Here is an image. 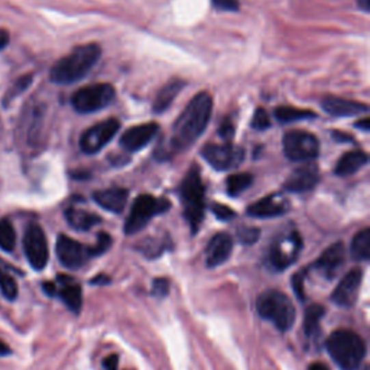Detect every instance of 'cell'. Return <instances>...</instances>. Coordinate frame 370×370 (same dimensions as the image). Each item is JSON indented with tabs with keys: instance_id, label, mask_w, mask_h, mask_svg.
<instances>
[{
	"instance_id": "6da1fadb",
	"label": "cell",
	"mask_w": 370,
	"mask_h": 370,
	"mask_svg": "<svg viewBox=\"0 0 370 370\" xmlns=\"http://www.w3.org/2000/svg\"><path fill=\"white\" fill-rule=\"evenodd\" d=\"M213 111V98L207 92H201L189 101L180 118L172 124L171 149L181 152L188 149L206 131Z\"/></svg>"
},
{
	"instance_id": "d590c367",
	"label": "cell",
	"mask_w": 370,
	"mask_h": 370,
	"mask_svg": "<svg viewBox=\"0 0 370 370\" xmlns=\"http://www.w3.org/2000/svg\"><path fill=\"white\" fill-rule=\"evenodd\" d=\"M152 291H154L155 295L158 297H165L170 291V282L168 279L165 278H158L154 280V287H152Z\"/></svg>"
},
{
	"instance_id": "cb8c5ba5",
	"label": "cell",
	"mask_w": 370,
	"mask_h": 370,
	"mask_svg": "<svg viewBox=\"0 0 370 370\" xmlns=\"http://www.w3.org/2000/svg\"><path fill=\"white\" fill-rule=\"evenodd\" d=\"M66 217L70 226L77 228V230H88V228H92L94 224L100 222L98 215L77 209H68L66 211Z\"/></svg>"
},
{
	"instance_id": "5b68a950",
	"label": "cell",
	"mask_w": 370,
	"mask_h": 370,
	"mask_svg": "<svg viewBox=\"0 0 370 370\" xmlns=\"http://www.w3.org/2000/svg\"><path fill=\"white\" fill-rule=\"evenodd\" d=\"M180 196L184 206V215L193 232H197L204 217V185L200 171L194 167L191 170L180 188Z\"/></svg>"
},
{
	"instance_id": "74e56055",
	"label": "cell",
	"mask_w": 370,
	"mask_h": 370,
	"mask_svg": "<svg viewBox=\"0 0 370 370\" xmlns=\"http://www.w3.org/2000/svg\"><path fill=\"white\" fill-rule=\"evenodd\" d=\"M304 272H298L295 276L292 278V284H293V291H295L297 297L300 300H305V292H304Z\"/></svg>"
},
{
	"instance_id": "d6a6232c",
	"label": "cell",
	"mask_w": 370,
	"mask_h": 370,
	"mask_svg": "<svg viewBox=\"0 0 370 370\" xmlns=\"http://www.w3.org/2000/svg\"><path fill=\"white\" fill-rule=\"evenodd\" d=\"M259 235H261L259 228H254V227H243V228H239V232H237L239 240L241 241V243H246V245H252L254 243V241H258Z\"/></svg>"
},
{
	"instance_id": "e575fe53",
	"label": "cell",
	"mask_w": 370,
	"mask_h": 370,
	"mask_svg": "<svg viewBox=\"0 0 370 370\" xmlns=\"http://www.w3.org/2000/svg\"><path fill=\"white\" fill-rule=\"evenodd\" d=\"M213 213L215 214L217 219L220 220H230L235 217V211L232 209H228L227 206H223V204H214Z\"/></svg>"
},
{
	"instance_id": "9a60e30c",
	"label": "cell",
	"mask_w": 370,
	"mask_h": 370,
	"mask_svg": "<svg viewBox=\"0 0 370 370\" xmlns=\"http://www.w3.org/2000/svg\"><path fill=\"white\" fill-rule=\"evenodd\" d=\"M159 131L158 123H144L131 127L120 137V145L123 149L129 152H137L144 149L152 139L157 136Z\"/></svg>"
},
{
	"instance_id": "60d3db41",
	"label": "cell",
	"mask_w": 370,
	"mask_h": 370,
	"mask_svg": "<svg viewBox=\"0 0 370 370\" xmlns=\"http://www.w3.org/2000/svg\"><path fill=\"white\" fill-rule=\"evenodd\" d=\"M9 44V32L0 29V49H3Z\"/></svg>"
},
{
	"instance_id": "1f68e13d",
	"label": "cell",
	"mask_w": 370,
	"mask_h": 370,
	"mask_svg": "<svg viewBox=\"0 0 370 370\" xmlns=\"http://www.w3.org/2000/svg\"><path fill=\"white\" fill-rule=\"evenodd\" d=\"M111 246V237L107 233H98L97 243L92 248H88V254L90 256H98V254L105 253Z\"/></svg>"
},
{
	"instance_id": "7a4b0ae2",
	"label": "cell",
	"mask_w": 370,
	"mask_h": 370,
	"mask_svg": "<svg viewBox=\"0 0 370 370\" xmlns=\"http://www.w3.org/2000/svg\"><path fill=\"white\" fill-rule=\"evenodd\" d=\"M100 57L101 48L97 44L77 47L72 53L55 62L51 68V80L57 84L77 83L93 70Z\"/></svg>"
},
{
	"instance_id": "4316f807",
	"label": "cell",
	"mask_w": 370,
	"mask_h": 370,
	"mask_svg": "<svg viewBox=\"0 0 370 370\" xmlns=\"http://www.w3.org/2000/svg\"><path fill=\"white\" fill-rule=\"evenodd\" d=\"M275 116L279 122L282 123H291L297 120H305V119H314L315 114L310 110L297 109L291 106H280L275 109Z\"/></svg>"
},
{
	"instance_id": "ffe728a7",
	"label": "cell",
	"mask_w": 370,
	"mask_h": 370,
	"mask_svg": "<svg viewBox=\"0 0 370 370\" xmlns=\"http://www.w3.org/2000/svg\"><path fill=\"white\" fill-rule=\"evenodd\" d=\"M233 240L228 233H217L207 246L206 261L207 266L215 267L223 265L232 254Z\"/></svg>"
},
{
	"instance_id": "2e32d148",
	"label": "cell",
	"mask_w": 370,
	"mask_h": 370,
	"mask_svg": "<svg viewBox=\"0 0 370 370\" xmlns=\"http://www.w3.org/2000/svg\"><path fill=\"white\" fill-rule=\"evenodd\" d=\"M291 207L287 197L280 193H275L267 197L261 198L248 209V214L258 219H269V217H278L285 214Z\"/></svg>"
},
{
	"instance_id": "8992f818",
	"label": "cell",
	"mask_w": 370,
	"mask_h": 370,
	"mask_svg": "<svg viewBox=\"0 0 370 370\" xmlns=\"http://www.w3.org/2000/svg\"><path fill=\"white\" fill-rule=\"evenodd\" d=\"M170 207H171L170 201L165 198H155L154 196L148 194L139 196L135 200L129 217H127L126 220L124 233L126 235L139 233L157 214L167 211Z\"/></svg>"
},
{
	"instance_id": "7402d4cb",
	"label": "cell",
	"mask_w": 370,
	"mask_h": 370,
	"mask_svg": "<svg viewBox=\"0 0 370 370\" xmlns=\"http://www.w3.org/2000/svg\"><path fill=\"white\" fill-rule=\"evenodd\" d=\"M367 161H369V157H367L366 152H363V150L347 152V154H344L339 159L334 172L339 176L352 175V174L357 172L359 170H362L365 165L367 163Z\"/></svg>"
},
{
	"instance_id": "7dc6e473",
	"label": "cell",
	"mask_w": 370,
	"mask_h": 370,
	"mask_svg": "<svg viewBox=\"0 0 370 370\" xmlns=\"http://www.w3.org/2000/svg\"><path fill=\"white\" fill-rule=\"evenodd\" d=\"M308 370H328V367L326 365H323V363H314V365L310 366Z\"/></svg>"
},
{
	"instance_id": "83f0119b",
	"label": "cell",
	"mask_w": 370,
	"mask_h": 370,
	"mask_svg": "<svg viewBox=\"0 0 370 370\" xmlns=\"http://www.w3.org/2000/svg\"><path fill=\"white\" fill-rule=\"evenodd\" d=\"M324 314H326V310L321 307V305H318V304L310 305L307 311H305V317H304L305 334L313 336L315 333Z\"/></svg>"
},
{
	"instance_id": "5bb4252c",
	"label": "cell",
	"mask_w": 370,
	"mask_h": 370,
	"mask_svg": "<svg viewBox=\"0 0 370 370\" xmlns=\"http://www.w3.org/2000/svg\"><path fill=\"white\" fill-rule=\"evenodd\" d=\"M362 279H363L362 269H352L340 280V284L334 289L333 295H331V300L343 308L353 307L357 301V295H359Z\"/></svg>"
},
{
	"instance_id": "9c48e42d",
	"label": "cell",
	"mask_w": 370,
	"mask_h": 370,
	"mask_svg": "<svg viewBox=\"0 0 370 370\" xmlns=\"http://www.w3.org/2000/svg\"><path fill=\"white\" fill-rule=\"evenodd\" d=\"M202 158L217 171H227L237 168L245 159V150L232 144L206 145L201 150Z\"/></svg>"
},
{
	"instance_id": "b9f144b4",
	"label": "cell",
	"mask_w": 370,
	"mask_h": 370,
	"mask_svg": "<svg viewBox=\"0 0 370 370\" xmlns=\"http://www.w3.org/2000/svg\"><path fill=\"white\" fill-rule=\"evenodd\" d=\"M109 282H110V279L107 276H105V275H100V276L92 279L93 285H107Z\"/></svg>"
},
{
	"instance_id": "ee69618b",
	"label": "cell",
	"mask_w": 370,
	"mask_h": 370,
	"mask_svg": "<svg viewBox=\"0 0 370 370\" xmlns=\"http://www.w3.org/2000/svg\"><path fill=\"white\" fill-rule=\"evenodd\" d=\"M357 6L365 12H370V0H357Z\"/></svg>"
},
{
	"instance_id": "44dd1931",
	"label": "cell",
	"mask_w": 370,
	"mask_h": 370,
	"mask_svg": "<svg viewBox=\"0 0 370 370\" xmlns=\"http://www.w3.org/2000/svg\"><path fill=\"white\" fill-rule=\"evenodd\" d=\"M129 193L123 188H109L100 189L94 193L93 198L101 209L111 213H122L126 207Z\"/></svg>"
},
{
	"instance_id": "7c38bea8",
	"label": "cell",
	"mask_w": 370,
	"mask_h": 370,
	"mask_svg": "<svg viewBox=\"0 0 370 370\" xmlns=\"http://www.w3.org/2000/svg\"><path fill=\"white\" fill-rule=\"evenodd\" d=\"M302 248V239L297 232H291L280 239H276L271 248L269 259L278 271H284L297 261Z\"/></svg>"
},
{
	"instance_id": "52a82bcc",
	"label": "cell",
	"mask_w": 370,
	"mask_h": 370,
	"mask_svg": "<svg viewBox=\"0 0 370 370\" xmlns=\"http://www.w3.org/2000/svg\"><path fill=\"white\" fill-rule=\"evenodd\" d=\"M114 96H116V92H114V87L111 84L97 83L83 87L75 92L71 98V103L79 113H94L107 107L113 101Z\"/></svg>"
},
{
	"instance_id": "4dcf8cb0",
	"label": "cell",
	"mask_w": 370,
	"mask_h": 370,
	"mask_svg": "<svg viewBox=\"0 0 370 370\" xmlns=\"http://www.w3.org/2000/svg\"><path fill=\"white\" fill-rule=\"evenodd\" d=\"M0 291H2L3 297L10 301H14L18 297L16 280L3 271H0Z\"/></svg>"
},
{
	"instance_id": "f35d334b",
	"label": "cell",
	"mask_w": 370,
	"mask_h": 370,
	"mask_svg": "<svg viewBox=\"0 0 370 370\" xmlns=\"http://www.w3.org/2000/svg\"><path fill=\"white\" fill-rule=\"evenodd\" d=\"M220 136L224 139V140H232L233 135H235V127L230 122H224L220 127V131H219Z\"/></svg>"
},
{
	"instance_id": "3957f363",
	"label": "cell",
	"mask_w": 370,
	"mask_h": 370,
	"mask_svg": "<svg viewBox=\"0 0 370 370\" xmlns=\"http://www.w3.org/2000/svg\"><path fill=\"white\" fill-rule=\"evenodd\" d=\"M327 352L343 370H356L366 356V344L354 331L339 330L328 337Z\"/></svg>"
},
{
	"instance_id": "bcb514c9",
	"label": "cell",
	"mask_w": 370,
	"mask_h": 370,
	"mask_svg": "<svg viewBox=\"0 0 370 370\" xmlns=\"http://www.w3.org/2000/svg\"><path fill=\"white\" fill-rule=\"evenodd\" d=\"M44 291L48 293V295H54V293H55V287H54V284L45 282L44 284Z\"/></svg>"
},
{
	"instance_id": "277c9868",
	"label": "cell",
	"mask_w": 370,
	"mask_h": 370,
	"mask_svg": "<svg viewBox=\"0 0 370 370\" xmlns=\"http://www.w3.org/2000/svg\"><path fill=\"white\" fill-rule=\"evenodd\" d=\"M256 310L265 320L271 321L278 330L288 331L295 323V308L291 300L280 291H266L256 301Z\"/></svg>"
},
{
	"instance_id": "8fae6325",
	"label": "cell",
	"mask_w": 370,
	"mask_h": 370,
	"mask_svg": "<svg viewBox=\"0 0 370 370\" xmlns=\"http://www.w3.org/2000/svg\"><path fill=\"white\" fill-rule=\"evenodd\" d=\"M120 127L119 120L116 119H107L105 122H100L90 129H87L80 139V148L87 155H93L103 149L110 140L118 133Z\"/></svg>"
},
{
	"instance_id": "f6af8a7d",
	"label": "cell",
	"mask_w": 370,
	"mask_h": 370,
	"mask_svg": "<svg viewBox=\"0 0 370 370\" xmlns=\"http://www.w3.org/2000/svg\"><path fill=\"white\" fill-rule=\"evenodd\" d=\"M8 354H10V347L6 343L0 340V356H8Z\"/></svg>"
},
{
	"instance_id": "f1b7e54d",
	"label": "cell",
	"mask_w": 370,
	"mask_h": 370,
	"mask_svg": "<svg viewBox=\"0 0 370 370\" xmlns=\"http://www.w3.org/2000/svg\"><path fill=\"white\" fill-rule=\"evenodd\" d=\"M253 183V176L248 172H240V174H233L227 178V191L232 197H236L239 194L243 193L245 189H248Z\"/></svg>"
},
{
	"instance_id": "d6986e66",
	"label": "cell",
	"mask_w": 370,
	"mask_h": 370,
	"mask_svg": "<svg viewBox=\"0 0 370 370\" xmlns=\"http://www.w3.org/2000/svg\"><path fill=\"white\" fill-rule=\"evenodd\" d=\"M321 105L327 113H330L331 116H336V118H350V116H357V114L369 111V107L365 103H360V101L347 100V98L334 97V96H327L323 100Z\"/></svg>"
},
{
	"instance_id": "e0dca14e",
	"label": "cell",
	"mask_w": 370,
	"mask_h": 370,
	"mask_svg": "<svg viewBox=\"0 0 370 370\" xmlns=\"http://www.w3.org/2000/svg\"><path fill=\"white\" fill-rule=\"evenodd\" d=\"M320 181V174L315 165H305L293 171L284 184L285 191L289 193H308Z\"/></svg>"
},
{
	"instance_id": "ac0fdd59",
	"label": "cell",
	"mask_w": 370,
	"mask_h": 370,
	"mask_svg": "<svg viewBox=\"0 0 370 370\" xmlns=\"http://www.w3.org/2000/svg\"><path fill=\"white\" fill-rule=\"evenodd\" d=\"M346 261V249L343 243L331 245L315 262V269L320 271L326 278L333 279L343 267Z\"/></svg>"
},
{
	"instance_id": "ba28073f",
	"label": "cell",
	"mask_w": 370,
	"mask_h": 370,
	"mask_svg": "<svg viewBox=\"0 0 370 370\" xmlns=\"http://www.w3.org/2000/svg\"><path fill=\"white\" fill-rule=\"evenodd\" d=\"M284 152L293 162H305L317 158L320 152V142L308 132L291 131L284 136Z\"/></svg>"
},
{
	"instance_id": "d4e9b609",
	"label": "cell",
	"mask_w": 370,
	"mask_h": 370,
	"mask_svg": "<svg viewBox=\"0 0 370 370\" xmlns=\"http://www.w3.org/2000/svg\"><path fill=\"white\" fill-rule=\"evenodd\" d=\"M350 254L353 261L366 262L370 258V230L363 228L362 232L357 233L352 241Z\"/></svg>"
},
{
	"instance_id": "836d02e7",
	"label": "cell",
	"mask_w": 370,
	"mask_h": 370,
	"mask_svg": "<svg viewBox=\"0 0 370 370\" xmlns=\"http://www.w3.org/2000/svg\"><path fill=\"white\" fill-rule=\"evenodd\" d=\"M271 126V120L269 116H267V113L263 109H258L253 114L252 119V127L256 131H265L267 127Z\"/></svg>"
},
{
	"instance_id": "8d00e7d4",
	"label": "cell",
	"mask_w": 370,
	"mask_h": 370,
	"mask_svg": "<svg viewBox=\"0 0 370 370\" xmlns=\"http://www.w3.org/2000/svg\"><path fill=\"white\" fill-rule=\"evenodd\" d=\"M213 5L215 9L227 12H236L239 9L237 0H213Z\"/></svg>"
},
{
	"instance_id": "30bf717a",
	"label": "cell",
	"mask_w": 370,
	"mask_h": 370,
	"mask_svg": "<svg viewBox=\"0 0 370 370\" xmlns=\"http://www.w3.org/2000/svg\"><path fill=\"white\" fill-rule=\"evenodd\" d=\"M23 250L31 266L36 271H42L48 263L49 250L48 241L41 226L31 224L28 226L23 237Z\"/></svg>"
},
{
	"instance_id": "ab89813d",
	"label": "cell",
	"mask_w": 370,
	"mask_h": 370,
	"mask_svg": "<svg viewBox=\"0 0 370 370\" xmlns=\"http://www.w3.org/2000/svg\"><path fill=\"white\" fill-rule=\"evenodd\" d=\"M103 366L106 370H118V366H119V356L116 354H110L107 356L105 362H103Z\"/></svg>"
},
{
	"instance_id": "603a6c76",
	"label": "cell",
	"mask_w": 370,
	"mask_h": 370,
	"mask_svg": "<svg viewBox=\"0 0 370 370\" xmlns=\"http://www.w3.org/2000/svg\"><path fill=\"white\" fill-rule=\"evenodd\" d=\"M184 85H185V81H183L180 79L171 80L168 84H165L159 90V93L154 101L155 113H162L165 110H168L170 106L172 105V101L176 98V96L180 94V92L184 88Z\"/></svg>"
},
{
	"instance_id": "4fadbf2b",
	"label": "cell",
	"mask_w": 370,
	"mask_h": 370,
	"mask_svg": "<svg viewBox=\"0 0 370 370\" xmlns=\"http://www.w3.org/2000/svg\"><path fill=\"white\" fill-rule=\"evenodd\" d=\"M57 256L61 265L68 269H77L90 258V254H88V248L79 243L77 240L61 235L57 240Z\"/></svg>"
},
{
	"instance_id": "7bdbcfd3",
	"label": "cell",
	"mask_w": 370,
	"mask_h": 370,
	"mask_svg": "<svg viewBox=\"0 0 370 370\" xmlns=\"http://www.w3.org/2000/svg\"><path fill=\"white\" fill-rule=\"evenodd\" d=\"M356 126L359 127V129L365 131V132H369V129H370V120H369L367 118H365V119L360 120L359 123H356Z\"/></svg>"
},
{
	"instance_id": "f546056e",
	"label": "cell",
	"mask_w": 370,
	"mask_h": 370,
	"mask_svg": "<svg viewBox=\"0 0 370 370\" xmlns=\"http://www.w3.org/2000/svg\"><path fill=\"white\" fill-rule=\"evenodd\" d=\"M16 246V233L12 223L6 219L0 220V248L6 252H12Z\"/></svg>"
},
{
	"instance_id": "484cf974",
	"label": "cell",
	"mask_w": 370,
	"mask_h": 370,
	"mask_svg": "<svg viewBox=\"0 0 370 370\" xmlns=\"http://www.w3.org/2000/svg\"><path fill=\"white\" fill-rule=\"evenodd\" d=\"M60 298L71 311L79 313L81 310L83 295H81V289L79 285H75V284L64 285L60 291Z\"/></svg>"
}]
</instances>
